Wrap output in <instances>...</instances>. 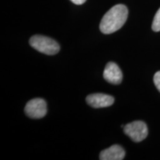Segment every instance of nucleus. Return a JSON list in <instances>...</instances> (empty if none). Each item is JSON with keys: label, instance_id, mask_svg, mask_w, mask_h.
Returning a JSON list of instances; mask_svg holds the SVG:
<instances>
[{"label": "nucleus", "instance_id": "obj_1", "mask_svg": "<svg viewBox=\"0 0 160 160\" xmlns=\"http://www.w3.org/2000/svg\"><path fill=\"white\" fill-rule=\"evenodd\" d=\"M128 15V10L125 5L119 4L111 8L104 15L100 22L102 33L110 34L119 30L125 23Z\"/></svg>", "mask_w": 160, "mask_h": 160}, {"label": "nucleus", "instance_id": "obj_2", "mask_svg": "<svg viewBox=\"0 0 160 160\" xmlns=\"http://www.w3.org/2000/svg\"><path fill=\"white\" fill-rule=\"evenodd\" d=\"M29 42L32 48L46 55L57 54L60 49L59 44L55 40L45 36H33Z\"/></svg>", "mask_w": 160, "mask_h": 160}, {"label": "nucleus", "instance_id": "obj_3", "mask_svg": "<svg viewBox=\"0 0 160 160\" xmlns=\"http://www.w3.org/2000/svg\"><path fill=\"white\" fill-rule=\"evenodd\" d=\"M124 132L135 142H142L147 137L148 131L146 124L142 121H134L123 127Z\"/></svg>", "mask_w": 160, "mask_h": 160}, {"label": "nucleus", "instance_id": "obj_4", "mask_svg": "<svg viewBox=\"0 0 160 160\" xmlns=\"http://www.w3.org/2000/svg\"><path fill=\"white\" fill-rule=\"evenodd\" d=\"M25 112L31 119H41L47 113V104L40 98L31 99L26 105Z\"/></svg>", "mask_w": 160, "mask_h": 160}, {"label": "nucleus", "instance_id": "obj_5", "mask_svg": "<svg viewBox=\"0 0 160 160\" xmlns=\"http://www.w3.org/2000/svg\"><path fill=\"white\" fill-rule=\"evenodd\" d=\"M86 102L94 108L109 107L114 102V98L105 93H93L86 97Z\"/></svg>", "mask_w": 160, "mask_h": 160}, {"label": "nucleus", "instance_id": "obj_6", "mask_svg": "<svg viewBox=\"0 0 160 160\" xmlns=\"http://www.w3.org/2000/svg\"><path fill=\"white\" fill-rule=\"evenodd\" d=\"M103 77L108 82L113 85H119L122 81V73L117 64L111 62L105 66Z\"/></svg>", "mask_w": 160, "mask_h": 160}, {"label": "nucleus", "instance_id": "obj_7", "mask_svg": "<svg viewBox=\"0 0 160 160\" xmlns=\"http://www.w3.org/2000/svg\"><path fill=\"white\" fill-rule=\"evenodd\" d=\"M125 151L120 145H112L108 148L100 153L99 159L101 160H122L125 158Z\"/></svg>", "mask_w": 160, "mask_h": 160}, {"label": "nucleus", "instance_id": "obj_8", "mask_svg": "<svg viewBox=\"0 0 160 160\" xmlns=\"http://www.w3.org/2000/svg\"><path fill=\"white\" fill-rule=\"evenodd\" d=\"M152 29L155 32L160 31V8L156 13L154 18H153Z\"/></svg>", "mask_w": 160, "mask_h": 160}, {"label": "nucleus", "instance_id": "obj_9", "mask_svg": "<svg viewBox=\"0 0 160 160\" xmlns=\"http://www.w3.org/2000/svg\"><path fill=\"white\" fill-rule=\"evenodd\" d=\"M153 82L155 84V86L160 92V71L157 72L153 77Z\"/></svg>", "mask_w": 160, "mask_h": 160}, {"label": "nucleus", "instance_id": "obj_10", "mask_svg": "<svg viewBox=\"0 0 160 160\" xmlns=\"http://www.w3.org/2000/svg\"><path fill=\"white\" fill-rule=\"evenodd\" d=\"M71 1L73 3L76 4V5H82L87 0H71Z\"/></svg>", "mask_w": 160, "mask_h": 160}]
</instances>
